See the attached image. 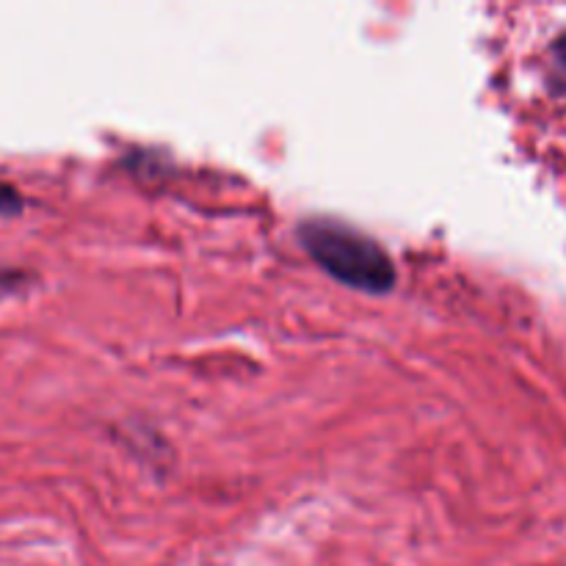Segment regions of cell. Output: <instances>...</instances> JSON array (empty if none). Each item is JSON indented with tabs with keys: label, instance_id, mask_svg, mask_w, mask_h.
Here are the masks:
<instances>
[{
	"label": "cell",
	"instance_id": "3957f363",
	"mask_svg": "<svg viewBox=\"0 0 566 566\" xmlns=\"http://www.w3.org/2000/svg\"><path fill=\"white\" fill-rule=\"evenodd\" d=\"M556 55H558V61H562V64L566 66V36H562L556 42Z\"/></svg>",
	"mask_w": 566,
	"mask_h": 566
},
{
	"label": "cell",
	"instance_id": "6da1fadb",
	"mask_svg": "<svg viewBox=\"0 0 566 566\" xmlns=\"http://www.w3.org/2000/svg\"><path fill=\"white\" fill-rule=\"evenodd\" d=\"M304 249L343 285L365 293H387L396 285L392 260L374 238L337 219H310L298 227Z\"/></svg>",
	"mask_w": 566,
	"mask_h": 566
},
{
	"label": "cell",
	"instance_id": "7a4b0ae2",
	"mask_svg": "<svg viewBox=\"0 0 566 566\" xmlns=\"http://www.w3.org/2000/svg\"><path fill=\"white\" fill-rule=\"evenodd\" d=\"M22 210H25V199H22V193L17 191L14 186H9V182L0 180V216H20Z\"/></svg>",
	"mask_w": 566,
	"mask_h": 566
}]
</instances>
